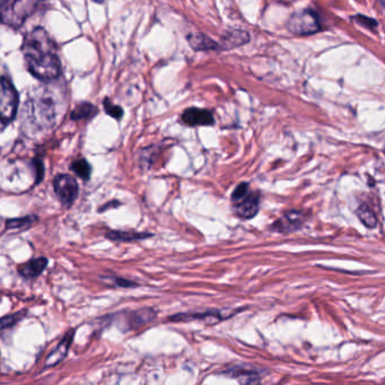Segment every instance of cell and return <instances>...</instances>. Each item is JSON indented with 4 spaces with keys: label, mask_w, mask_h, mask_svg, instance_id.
Segmentation results:
<instances>
[{
    "label": "cell",
    "mask_w": 385,
    "mask_h": 385,
    "mask_svg": "<svg viewBox=\"0 0 385 385\" xmlns=\"http://www.w3.org/2000/svg\"><path fill=\"white\" fill-rule=\"evenodd\" d=\"M28 69L37 79L53 82L62 74L57 46L42 28L32 30L22 46Z\"/></svg>",
    "instance_id": "1"
},
{
    "label": "cell",
    "mask_w": 385,
    "mask_h": 385,
    "mask_svg": "<svg viewBox=\"0 0 385 385\" xmlns=\"http://www.w3.org/2000/svg\"><path fill=\"white\" fill-rule=\"evenodd\" d=\"M59 102L56 93L49 87H42L28 99L23 109L25 124L35 130H46L53 128L59 114Z\"/></svg>",
    "instance_id": "2"
},
{
    "label": "cell",
    "mask_w": 385,
    "mask_h": 385,
    "mask_svg": "<svg viewBox=\"0 0 385 385\" xmlns=\"http://www.w3.org/2000/svg\"><path fill=\"white\" fill-rule=\"evenodd\" d=\"M44 0H3L0 5V22L12 28H19L37 12Z\"/></svg>",
    "instance_id": "3"
},
{
    "label": "cell",
    "mask_w": 385,
    "mask_h": 385,
    "mask_svg": "<svg viewBox=\"0 0 385 385\" xmlns=\"http://www.w3.org/2000/svg\"><path fill=\"white\" fill-rule=\"evenodd\" d=\"M287 28L293 35L306 37L320 32L322 30V25H321L320 16L315 10H302L294 12L287 23Z\"/></svg>",
    "instance_id": "4"
},
{
    "label": "cell",
    "mask_w": 385,
    "mask_h": 385,
    "mask_svg": "<svg viewBox=\"0 0 385 385\" xmlns=\"http://www.w3.org/2000/svg\"><path fill=\"white\" fill-rule=\"evenodd\" d=\"M19 96L8 78H0V119L10 124L19 110Z\"/></svg>",
    "instance_id": "5"
},
{
    "label": "cell",
    "mask_w": 385,
    "mask_h": 385,
    "mask_svg": "<svg viewBox=\"0 0 385 385\" xmlns=\"http://www.w3.org/2000/svg\"><path fill=\"white\" fill-rule=\"evenodd\" d=\"M53 188L59 200L65 207H71L77 199L78 183L75 178L68 174H60L53 181Z\"/></svg>",
    "instance_id": "6"
},
{
    "label": "cell",
    "mask_w": 385,
    "mask_h": 385,
    "mask_svg": "<svg viewBox=\"0 0 385 385\" xmlns=\"http://www.w3.org/2000/svg\"><path fill=\"white\" fill-rule=\"evenodd\" d=\"M306 220L304 212L290 210L283 214V217L276 220L270 228L278 233H293L301 229L306 224Z\"/></svg>",
    "instance_id": "7"
},
{
    "label": "cell",
    "mask_w": 385,
    "mask_h": 385,
    "mask_svg": "<svg viewBox=\"0 0 385 385\" xmlns=\"http://www.w3.org/2000/svg\"><path fill=\"white\" fill-rule=\"evenodd\" d=\"M234 213L242 219H251L256 217L260 208L259 192H250L241 198L240 200L233 203Z\"/></svg>",
    "instance_id": "8"
},
{
    "label": "cell",
    "mask_w": 385,
    "mask_h": 385,
    "mask_svg": "<svg viewBox=\"0 0 385 385\" xmlns=\"http://www.w3.org/2000/svg\"><path fill=\"white\" fill-rule=\"evenodd\" d=\"M181 119L190 126H213L215 124L213 113L206 109H187L182 113Z\"/></svg>",
    "instance_id": "9"
},
{
    "label": "cell",
    "mask_w": 385,
    "mask_h": 385,
    "mask_svg": "<svg viewBox=\"0 0 385 385\" xmlns=\"http://www.w3.org/2000/svg\"><path fill=\"white\" fill-rule=\"evenodd\" d=\"M228 315L223 314L222 311L196 312V313H180V314L173 315L170 317V321L173 322H187V321H206L212 323H218L219 321L225 320Z\"/></svg>",
    "instance_id": "10"
},
{
    "label": "cell",
    "mask_w": 385,
    "mask_h": 385,
    "mask_svg": "<svg viewBox=\"0 0 385 385\" xmlns=\"http://www.w3.org/2000/svg\"><path fill=\"white\" fill-rule=\"evenodd\" d=\"M224 374L238 379L240 383H245V384H253V383H259L261 381L259 372L249 365L229 367L226 372H224Z\"/></svg>",
    "instance_id": "11"
},
{
    "label": "cell",
    "mask_w": 385,
    "mask_h": 385,
    "mask_svg": "<svg viewBox=\"0 0 385 385\" xmlns=\"http://www.w3.org/2000/svg\"><path fill=\"white\" fill-rule=\"evenodd\" d=\"M75 330H69L67 335L62 338V341L59 342L56 349L46 357V367H53L58 365L60 361L65 359L66 356L68 354L69 348H71V342L74 339Z\"/></svg>",
    "instance_id": "12"
},
{
    "label": "cell",
    "mask_w": 385,
    "mask_h": 385,
    "mask_svg": "<svg viewBox=\"0 0 385 385\" xmlns=\"http://www.w3.org/2000/svg\"><path fill=\"white\" fill-rule=\"evenodd\" d=\"M156 319V312L153 308H140L126 315V329H137L145 324L151 323Z\"/></svg>",
    "instance_id": "13"
},
{
    "label": "cell",
    "mask_w": 385,
    "mask_h": 385,
    "mask_svg": "<svg viewBox=\"0 0 385 385\" xmlns=\"http://www.w3.org/2000/svg\"><path fill=\"white\" fill-rule=\"evenodd\" d=\"M249 41L250 35L247 32L242 31V30H232L223 35L220 42L218 44L219 50L235 49V48L247 44Z\"/></svg>",
    "instance_id": "14"
},
{
    "label": "cell",
    "mask_w": 385,
    "mask_h": 385,
    "mask_svg": "<svg viewBox=\"0 0 385 385\" xmlns=\"http://www.w3.org/2000/svg\"><path fill=\"white\" fill-rule=\"evenodd\" d=\"M48 263H49V261L44 256L42 258H35V259L26 262L25 265H21L19 268V272L22 274L23 277L33 279V278L39 277L44 272Z\"/></svg>",
    "instance_id": "15"
},
{
    "label": "cell",
    "mask_w": 385,
    "mask_h": 385,
    "mask_svg": "<svg viewBox=\"0 0 385 385\" xmlns=\"http://www.w3.org/2000/svg\"><path fill=\"white\" fill-rule=\"evenodd\" d=\"M189 46L196 51H209V50H219L218 42L212 40L204 33H192L187 37Z\"/></svg>",
    "instance_id": "16"
},
{
    "label": "cell",
    "mask_w": 385,
    "mask_h": 385,
    "mask_svg": "<svg viewBox=\"0 0 385 385\" xmlns=\"http://www.w3.org/2000/svg\"><path fill=\"white\" fill-rule=\"evenodd\" d=\"M151 236L153 234H149V233H138V232L111 231L106 233V238L112 241H120V242L145 240Z\"/></svg>",
    "instance_id": "17"
},
{
    "label": "cell",
    "mask_w": 385,
    "mask_h": 385,
    "mask_svg": "<svg viewBox=\"0 0 385 385\" xmlns=\"http://www.w3.org/2000/svg\"><path fill=\"white\" fill-rule=\"evenodd\" d=\"M37 216H25L21 218L8 219L6 222L7 229L10 231H24L26 228L31 227L35 223H37Z\"/></svg>",
    "instance_id": "18"
},
{
    "label": "cell",
    "mask_w": 385,
    "mask_h": 385,
    "mask_svg": "<svg viewBox=\"0 0 385 385\" xmlns=\"http://www.w3.org/2000/svg\"><path fill=\"white\" fill-rule=\"evenodd\" d=\"M97 113V109L91 103H82L71 112V119L73 120H84V119H90Z\"/></svg>",
    "instance_id": "19"
},
{
    "label": "cell",
    "mask_w": 385,
    "mask_h": 385,
    "mask_svg": "<svg viewBox=\"0 0 385 385\" xmlns=\"http://www.w3.org/2000/svg\"><path fill=\"white\" fill-rule=\"evenodd\" d=\"M358 218L363 223L364 225L368 228H375L377 225V218L373 210L370 209L367 205L363 204L358 207L357 212Z\"/></svg>",
    "instance_id": "20"
},
{
    "label": "cell",
    "mask_w": 385,
    "mask_h": 385,
    "mask_svg": "<svg viewBox=\"0 0 385 385\" xmlns=\"http://www.w3.org/2000/svg\"><path fill=\"white\" fill-rule=\"evenodd\" d=\"M71 170L76 173V176H79L83 180L90 179L91 172H92V167L90 163L84 158L75 160L74 163L71 164Z\"/></svg>",
    "instance_id": "21"
},
{
    "label": "cell",
    "mask_w": 385,
    "mask_h": 385,
    "mask_svg": "<svg viewBox=\"0 0 385 385\" xmlns=\"http://www.w3.org/2000/svg\"><path fill=\"white\" fill-rule=\"evenodd\" d=\"M25 312L26 311L16 312V313H12V314L0 317V331L15 326L17 322L22 320L23 317L26 315Z\"/></svg>",
    "instance_id": "22"
},
{
    "label": "cell",
    "mask_w": 385,
    "mask_h": 385,
    "mask_svg": "<svg viewBox=\"0 0 385 385\" xmlns=\"http://www.w3.org/2000/svg\"><path fill=\"white\" fill-rule=\"evenodd\" d=\"M351 19H353L356 24L361 25L363 28H368L370 31H374V30L379 26V22H377V21H375L374 19H370V17H367V16L361 15V14L353 16Z\"/></svg>",
    "instance_id": "23"
},
{
    "label": "cell",
    "mask_w": 385,
    "mask_h": 385,
    "mask_svg": "<svg viewBox=\"0 0 385 385\" xmlns=\"http://www.w3.org/2000/svg\"><path fill=\"white\" fill-rule=\"evenodd\" d=\"M104 109L109 115H111L114 119H121L124 115V110L119 105L113 104L110 100L105 99Z\"/></svg>",
    "instance_id": "24"
},
{
    "label": "cell",
    "mask_w": 385,
    "mask_h": 385,
    "mask_svg": "<svg viewBox=\"0 0 385 385\" xmlns=\"http://www.w3.org/2000/svg\"><path fill=\"white\" fill-rule=\"evenodd\" d=\"M250 191V185L247 182H242L240 185L235 188L234 191L232 194L231 200L232 203H236V201L240 200L241 198H243L244 196H247Z\"/></svg>",
    "instance_id": "25"
},
{
    "label": "cell",
    "mask_w": 385,
    "mask_h": 385,
    "mask_svg": "<svg viewBox=\"0 0 385 385\" xmlns=\"http://www.w3.org/2000/svg\"><path fill=\"white\" fill-rule=\"evenodd\" d=\"M35 183H40L41 180L44 179V164L41 158H35Z\"/></svg>",
    "instance_id": "26"
},
{
    "label": "cell",
    "mask_w": 385,
    "mask_h": 385,
    "mask_svg": "<svg viewBox=\"0 0 385 385\" xmlns=\"http://www.w3.org/2000/svg\"><path fill=\"white\" fill-rule=\"evenodd\" d=\"M113 283L115 286L124 287V288H131V287H138V283H133V281L124 279V278H113Z\"/></svg>",
    "instance_id": "27"
},
{
    "label": "cell",
    "mask_w": 385,
    "mask_h": 385,
    "mask_svg": "<svg viewBox=\"0 0 385 385\" xmlns=\"http://www.w3.org/2000/svg\"><path fill=\"white\" fill-rule=\"evenodd\" d=\"M120 206V203L117 200L110 201V203H106V204L103 205L101 208H100L99 212L103 213L105 210L111 209V208H115V207Z\"/></svg>",
    "instance_id": "28"
},
{
    "label": "cell",
    "mask_w": 385,
    "mask_h": 385,
    "mask_svg": "<svg viewBox=\"0 0 385 385\" xmlns=\"http://www.w3.org/2000/svg\"><path fill=\"white\" fill-rule=\"evenodd\" d=\"M7 126H8V124H7L3 119H0V133H1L3 130L6 129Z\"/></svg>",
    "instance_id": "29"
},
{
    "label": "cell",
    "mask_w": 385,
    "mask_h": 385,
    "mask_svg": "<svg viewBox=\"0 0 385 385\" xmlns=\"http://www.w3.org/2000/svg\"><path fill=\"white\" fill-rule=\"evenodd\" d=\"M93 1H94V3H104V0H93Z\"/></svg>",
    "instance_id": "30"
}]
</instances>
